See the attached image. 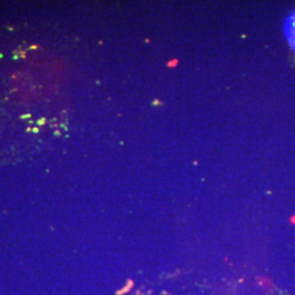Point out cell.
I'll return each mask as SVG.
<instances>
[{"label":"cell","mask_w":295,"mask_h":295,"mask_svg":"<svg viewBox=\"0 0 295 295\" xmlns=\"http://www.w3.org/2000/svg\"><path fill=\"white\" fill-rule=\"evenodd\" d=\"M283 33L290 47L295 52V10L285 19L283 24Z\"/></svg>","instance_id":"obj_1"}]
</instances>
